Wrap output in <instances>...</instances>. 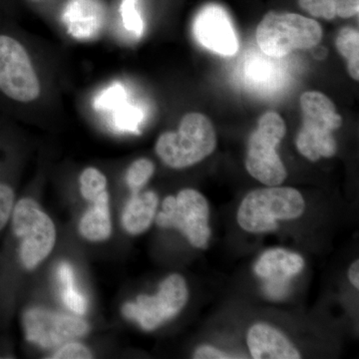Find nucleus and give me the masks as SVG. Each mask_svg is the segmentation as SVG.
<instances>
[{"label":"nucleus","mask_w":359,"mask_h":359,"mask_svg":"<svg viewBox=\"0 0 359 359\" xmlns=\"http://www.w3.org/2000/svg\"><path fill=\"white\" fill-rule=\"evenodd\" d=\"M299 104L302 126L295 138L297 151L311 162L334 157L337 144L332 133L342 124L334 102L321 92L308 91L302 94Z\"/></svg>","instance_id":"f257e3e1"},{"label":"nucleus","mask_w":359,"mask_h":359,"mask_svg":"<svg viewBox=\"0 0 359 359\" xmlns=\"http://www.w3.org/2000/svg\"><path fill=\"white\" fill-rule=\"evenodd\" d=\"M217 134L214 125L202 113H187L178 131L165 132L156 143V153L167 166L184 169L198 164L214 152Z\"/></svg>","instance_id":"f03ea898"},{"label":"nucleus","mask_w":359,"mask_h":359,"mask_svg":"<svg viewBox=\"0 0 359 359\" xmlns=\"http://www.w3.org/2000/svg\"><path fill=\"white\" fill-rule=\"evenodd\" d=\"M306 209L302 194L290 187L257 189L245 196L238 208V223L249 233L278 228V221L299 218Z\"/></svg>","instance_id":"7ed1b4c3"},{"label":"nucleus","mask_w":359,"mask_h":359,"mask_svg":"<svg viewBox=\"0 0 359 359\" xmlns=\"http://www.w3.org/2000/svg\"><path fill=\"white\" fill-rule=\"evenodd\" d=\"M318 21L297 13H266L257 27V42L269 57L280 58L294 50L313 48L323 39Z\"/></svg>","instance_id":"20e7f679"},{"label":"nucleus","mask_w":359,"mask_h":359,"mask_svg":"<svg viewBox=\"0 0 359 359\" xmlns=\"http://www.w3.org/2000/svg\"><path fill=\"white\" fill-rule=\"evenodd\" d=\"M285 132L283 118L269 111L259 118L257 129L250 135L245 168L250 176L264 185L280 186L287 178V169L276 152Z\"/></svg>","instance_id":"39448f33"},{"label":"nucleus","mask_w":359,"mask_h":359,"mask_svg":"<svg viewBox=\"0 0 359 359\" xmlns=\"http://www.w3.org/2000/svg\"><path fill=\"white\" fill-rule=\"evenodd\" d=\"M13 230L14 235L20 238V261L27 269L36 268L55 245L53 222L30 198L18 201L13 208Z\"/></svg>","instance_id":"423d86ee"},{"label":"nucleus","mask_w":359,"mask_h":359,"mask_svg":"<svg viewBox=\"0 0 359 359\" xmlns=\"http://www.w3.org/2000/svg\"><path fill=\"white\" fill-rule=\"evenodd\" d=\"M210 207L202 194L185 189L169 196L163 202V211L156 217L161 228L177 229L198 249H207L212 231L209 226Z\"/></svg>","instance_id":"0eeeda50"},{"label":"nucleus","mask_w":359,"mask_h":359,"mask_svg":"<svg viewBox=\"0 0 359 359\" xmlns=\"http://www.w3.org/2000/svg\"><path fill=\"white\" fill-rule=\"evenodd\" d=\"M188 297L183 276L171 275L161 283L157 294L139 295L136 302L123 306L122 313L128 320L137 321L146 332H152L185 308Z\"/></svg>","instance_id":"6e6552de"},{"label":"nucleus","mask_w":359,"mask_h":359,"mask_svg":"<svg viewBox=\"0 0 359 359\" xmlns=\"http://www.w3.org/2000/svg\"><path fill=\"white\" fill-rule=\"evenodd\" d=\"M0 90L9 98L28 103L40 95V82L20 42L0 35Z\"/></svg>","instance_id":"1a4fd4ad"},{"label":"nucleus","mask_w":359,"mask_h":359,"mask_svg":"<svg viewBox=\"0 0 359 359\" xmlns=\"http://www.w3.org/2000/svg\"><path fill=\"white\" fill-rule=\"evenodd\" d=\"M23 325L26 339L45 349L60 347L89 332L88 323L82 318L40 308L26 311Z\"/></svg>","instance_id":"9d476101"},{"label":"nucleus","mask_w":359,"mask_h":359,"mask_svg":"<svg viewBox=\"0 0 359 359\" xmlns=\"http://www.w3.org/2000/svg\"><path fill=\"white\" fill-rule=\"evenodd\" d=\"M195 39L208 50L222 56H233L238 50L237 32L230 16L221 6H208L194 21Z\"/></svg>","instance_id":"9b49d317"},{"label":"nucleus","mask_w":359,"mask_h":359,"mask_svg":"<svg viewBox=\"0 0 359 359\" xmlns=\"http://www.w3.org/2000/svg\"><path fill=\"white\" fill-rule=\"evenodd\" d=\"M248 346L255 359H299L301 353L278 330L257 323L248 332Z\"/></svg>","instance_id":"f8f14e48"},{"label":"nucleus","mask_w":359,"mask_h":359,"mask_svg":"<svg viewBox=\"0 0 359 359\" xmlns=\"http://www.w3.org/2000/svg\"><path fill=\"white\" fill-rule=\"evenodd\" d=\"M304 259L295 252L283 249L266 250L255 266V273L266 280H290L301 273Z\"/></svg>","instance_id":"ddd939ff"},{"label":"nucleus","mask_w":359,"mask_h":359,"mask_svg":"<svg viewBox=\"0 0 359 359\" xmlns=\"http://www.w3.org/2000/svg\"><path fill=\"white\" fill-rule=\"evenodd\" d=\"M158 202L157 194L152 191L133 193L123 211V228L134 236L147 231L154 221Z\"/></svg>","instance_id":"4468645a"},{"label":"nucleus","mask_w":359,"mask_h":359,"mask_svg":"<svg viewBox=\"0 0 359 359\" xmlns=\"http://www.w3.org/2000/svg\"><path fill=\"white\" fill-rule=\"evenodd\" d=\"M93 205L80 219L79 231L82 237L91 242L107 240L112 233L109 211V195L107 191L101 194Z\"/></svg>","instance_id":"2eb2a0df"},{"label":"nucleus","mask_w":359,"mask_h":359,"mask_svg":"<svg viewBox=\"0 0 359 359\" xmlns=\"http://www.w3.org/2000/svg\"><path fill=\"white\" fill-rule=\"evenodd\" d=\"M297 2L309 15L325 20L353 18L359 11V0H297Z\"/></svg>","instance_id":"dca6fc26"},{"label":"nucleus","mask_w":359,"mask_h":359,"mask_svg":"<svg viewBox=\"0 0 359 359\" xmlns=\"http://www.w3.org/2000/svg\"><path fill=\"white\" fill-rule=\"evenodd\" d=\"M335 46L340 55L346 58L348 74L359 80V34L353 27H344L337 34Z\"/></svg>","instance_id":"f3484780"},{"label":"nucleus","mask_w":359,"mask_h":359,"mask_svg":"<svg viewBox=\"0 0 359 359\" xmlns=\"http://www.w3.org/2000/svg\"><path fill=\"white\" fill-rule=\"evenodd\" d=\"M79 182L82 197L89 202H94L101 194L107 191V179L95 168L85 169Z\"/></svg>","instance_id":"a211bd4d"},{"label":"nucleus","mask_w":359,"mask_h":359,"mask_svg":"<svg viewBox=\"0 0 359 359\" xmlns=\"http://www.w3.org/2000/svg\"><path fill=\"white\" fill-rule=\"evenodd\" d=\"M155 172V165L152 161L142 158L132 163L126 174V181L132 192L139 193L148 183Z\"/></svg>","instance_id":"6ab92c4d"},{"label":"nucleus","mask_w":359,"mask_h":359,"mask_svg":"<svg viewBox=\"0 0 359 359\" xmlns=\"http://www.w3.org/2000/svg\"><path fill=\"white\" fill-rule=\"evenodd\" d=\"M123 25L129 32L140 35L143 32V21L137 8L136 0H124L121 6Z\"/></svg>","instance_id":"aec40b11"},{"label":"nucleus","mask_w":359,"mask_h":359,"mask_svg":"<svg viewBox=\"0 0 359 359\" xmlns=\"http://www.w3.org/2000/svg\"><path fill=\"white\" fill-rule=\"evenodd\" d=\"M54 359H89L92 358L91 351L79 342L69 341L63 344L53 354Z\"/></svg>","instance_id":"412c9836"},{"label":"nucleus","mask_w":359,"mask_h":359,"mask_svg":"<svg viewBox=\"0 0 359 359\" xmlns=\"http://www.w3.org/2000/svg\"><path fill=\"white\" fill-rule=\"evenodd\" d=\"M14 192L11 187L0 184V230L6 226L13 214Z\"/></svg>","instance_id":"4be33fe9"},{"label":"nucleus","mask_w":359,"mask_h":359,"mask_svg":"<svg viewBox=\"0 0 359 359\" xmlns=\"http://www.w3.org/2000/svg\"><path fill=\"white\" fill-rule=\"evenodd\" d=\"M63 299L66 306L77 314H84L87 311V302L83 295L80 294L76 287L65 289Z\"/></svg>","instance_id":"5701e85b"},{"label":"nucleus","mask_w":359,"mask_h":359,"mask_svg":"<svg viewBox=\"0 0 359 359\" xmlns=\"http://www.w3.org/2000/svg\"><path fill=\"white\" fill-rule=\"evenodd\" d=\"M122 98H124V89L120 85L116 84L97 99V108L113 107L116 103L121 101Z\"/></svg>","instance_id":"b1692460"},{"label":"nucleus","mask_w":359,"mask_h":359,"mask_svg":"<svg viewBox=\"0 0 359 359\" xmlns=\"http://www.w3.org/2000/svg\"><path fill=\"white\" fill-rule=\"evenodd\" d=\"M193 358L196 359H230L238 358L237 356L231 355V354L224 353V351L217 349L216 347L210 346H202L198 347L194 353Z\"/></svg>","instance_id":"393cba45"},{"label":"nucleus","mask_w":359,"mask_h":359,"mask_svg":"<svg viewBox=\"0 0 359 359\" xmlns=\"http://www.w3.org/2000/svg\"><path fill=\"white\" fill-rule=\"evenodd\" d=\"M290 280H268L264 290L269 297L273 299H280L285 297V292H287Z\"/></svg>","instance_id":"a878e982"},{"label":"nucleus","mask_w":359,"mask_h":359,"mask_svg":"<svg viewBox=\"0 0 359 359\" xmlns=\"http://www.w3.org/2000/svg\"><path fill=\"white\" fill-rule=\"evenodd\" d=\"M58 275L65 289L75 287L74 273H73V269L71 268L69 264H61L60 266H59Z\"/></svg>","instance_id":"bb28decb"},{"label":"nucleus","mask_w":359,"mask_h":359,"mask_svg":"<svg viewBox=\"0 0 359 359\" xmlns=\"http://www.w3.org/2000/svg\"><path fill=\"white\" fill-rule=\"evenodd\" d=\"M348 278L353 287L356 290L359 289V261H355L351 264L348 271Z\"/></svg>","instance_id":"cd10ccee"}]
</instances>
